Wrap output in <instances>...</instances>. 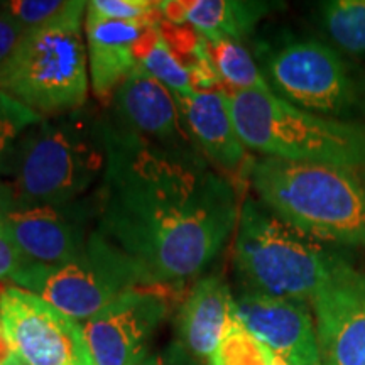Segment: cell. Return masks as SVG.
Segmentation results:
<instances>
[{
	"instance_id": "1",
	"label": "cell",
	"mask_w": 365,
	"mask_h": 365,
	"mask_svg": "<svg viewBox=\"0 0 365 365\" xmlns=\"http://www.w3.org/2000/svg\"><path fill=\"white\" fill-rule=\"evenodd\" d=\"M107 166L95 193L93 230L143 286L198 277L239 223L234 185L185 145L154 143L105 122Z\"/></svg>"
},
{
	"instance_id": "2",
	"label": "cell",
	"mask_w": 365,
	"mask_h": 365,
	"mask_svg": "<svg viewBox=\"0 0 365 365\" xmlns=\"http://www.w3.org/2000/svg\"><path fill=\"white\" fill-rule=\"evenodd\" d=\"M249 175L259 202L296 230L365 247V168L261 158Z\"/></svg>"
},
{
	"instance_id": "3",
	"label": "cell",
	"mask_w": 365,
	"mask_h": 365,
	"mask_svg": "<svg viewBox=\"0 0 365 365\" xmlns=\"http://www.w3.org/2000/svg\"><path fill=\"white\" fill-rule=\"evenodd\" d=\"M105 166V122L80 108L43 118L21 137L0 191L21 207L73 203L102 181Z\"/></svg>"
},
{
	"instance_id": "4",
	"label": "cell",
	"mask_w": 365,
	"mask_h": 365,
	"mask_svg": "<svg viewBox=\"0 0 365 365\" xmlns=\"http://www.w3.org/2000/svg\"><path fill=\"white\" fill-rule=\"evenodd\" d=\"M232 117L245 148L264 158L365 168V127L317 115L269 90H228Z\"/></svg>"
},
{
	"instance_id": "5",
	"label": "cell",
	"mask_w": 365,
	"mask_h": 365,
	"mask_svg": "<svg viewBox=\"0 0 365 365\" xmlns=\"http://www.w3.org/2000/svg\"><path fill=\"white\" fill-rule=\"evenodd\" d=\"M85 12L86 2L70 0L48 24L27 31L0 68V91L43 117L83 108L90 88Z\"/></svg>"
},
{
	"instance_id": "6",
	"label": "cell",
	"mask_w": 365,
	"mask_h": 365,
	"mask_svg": "<svg viewBox=\"0 0 365 365\" xmlns=\"http://www.w3.org/2000/svg\"><path fill=\"white\" fill-rule=\"evenodd\" d=\"M237 225L234 262L244 291L312 304L339 255L252 198L242 205Z\"/></svg>"
},
{
	"instance_id": "7",
	"label": "cell",
	"mask_w": 365,
	"mask_h": 365,
	"mask_svg": "<svg viewBox=\"0 0 365 365\" xmlns=\"http://www.w3.org/2000/svg\"><path fill=\"white\" fill-rule=\"evenodd\" d=\"M12 282L78 323L93 318L125 291L143 286L130 262L95 230L78 259L58 266L27 264Z\"/></svg>"
},
{
	"instance_id": "8",
	"label": "cell",
	"mask_w": 365,
	"mask_h": 365,
	"mask_svg": "<svg viewBox=\"0 0 365 365\" xmlns=\"http://www.w3.org/2000/svg\"><path fill=\"white\" fill-rule=\"evenodd\" d=\"M266 70L281 98L307 112L335 118L355 103L354 81L344 59L319 41L281 46L267 56Z\"/></svg>"
},
{
	"instance_id": "9",
	"label": "cell",
	"mask_w": 365,
	"mask_h": 365,
	"mask_svg": "<svg viewBox=\"0 0 365 365\" xmlns=\"http://www.w3.org/2000/svg\"><path fill=\"white\" fill-rule=\"evenodd\" d=\"M2 325L27 365H95L81 323L17 286L0 293Z\"/></svg>"
},
{
	"instance_id": "10",
	"label": "cell",
	"mask_w": 365,
	"mask_h": 365,
	"mask_svg": "<svg viewBox=\"0 0 365 365\" xmlns=\"http://www.w3.org/2000/svg\"><path fill=\"white\" fill-rule=\"evenodd\" d=\"M4 227L27 264L58 266L78 259L88 245L93 202L65 205H12L0 191Z\"/></svg>"
},
{
	"instance_id": "11",
	"label": "cell",
	"mask_w": 365,
	"mask_h": 365,
	"mask_svg": "<svg viewBox=\"0 0 365 365\" xmlns=\"http://www.w3.org/2000/svg\"><path fill=\"white\" fill-rule=\"evenodd\" d=\"M159 289L166 287H132L81 323L95 365H130L149 352V341L168 314V299Z\"/></svg>"
},
{
	"instance_id": "12",
	"label": "cell",
	"mask_w": 365,
	"mask_h": 365,
	"mask_svg": "<svg viewBox=\"0 0 365 365\" xmlns=\"http://www.w3.org/2000/svg\"><path fill=\"white\" fill-rule=\"evenodd\" d=\"M312 307L322 365H365V274L339 259Z\"/></svg>"
},
{
	"instance_id": "13",
	"label": "cell",
	"mask_w": 365,
	"mask_h": 365,
	"mask_svg": "<svg viewBox=\"0 0 365 365\" xmlns=\"http://www.w3.org/2000/svg\"><path fill=\"white\" fill-rule=\"evenodd\" d=\"M309 303L242 291L235 314L250 335L289 365H322Z\"/></svg>"
},
{
	"instance_id": "14",
	"label": "cell",
	"mask_w": 365,
	"mask_h": 365,
	"mask_svg": "<svg viewBox=\"0 0 365 365\" xmlns=\"http://www.w3.org/2000/svg\"><path fill=\"white\" fill-rule=\"evenodd\" d=\"M115 124L154 143L185 145L188 137L175 95L140 65L112 97Z\"/></svg>"
},
{
	"instance_id": "15",
	"label": "cell",
	"mask_w": 365,
	"mask_h": 365,
	"mask_svg": "<svg viewBox=\"0 0 365 365\" xmlns=\"http://www.w3.org/2000/svg\"><path fill=\"white\" fill-rule=\"evenodd\" d=\"M156 22L117 21L85 12L90 85L98 100H112L122 81L139 66L137 44Z\"/></svg>"
},
{
	"instance_id": "16",
	"label": "cell",
	"mask_w": 365,
	"mask_h": 365,
	"mask_svg": "<svg viewBox=\"0 0 365 365\" xmlns=\"http://www.w3.org/2000/svg\"><path fill=\"white\" fill-rule=\"evenodd\" d=\"M175 98L186 134L205 156L228 173L240 171L247 159V148L235 129L228 90H193Z\"/></svg>"
},
{
	"instance_id": "17",
	"label": "cell",
	"mask_w": 365,
	"mask_h": 365,
	"mask_svg": "<svg viewBox=\"0 0 365 365\" xmlns=\"http://www.w3.org/2000/svg\"><path fill=\"white\" fill-rule=\"evenodd\" d=\"M235 319V298L227 282L218 276L202 277L178 314V344L198 362L212 365Z\"/></svg>"
},
{
	"instance_id": "18",
	"label": "cell",
	"mask_w": 365,
	"mask_h": 365,
	"mask_svg": "<svg viewBox=\"0 0 365 365\" xmlns=\"http://www.w3.org/2000/svg\"><path fill=\"white\" fill-rule=\"evenodd\" d=\"M271 9L267 2L237 0H193V2H159V14L170 22L191 24L207 41L234 39L247 36Z\"/></svg>"
},
{
	"instance_id": "19",
	"label": "cell",
	"mask_w": 365,
	"mask_h": 365,
	"mask_svg": "<svg viewBox=\"0 0 365 365\" xmlns=\"http://www.w3.org/2000/svg\"><path fill=\"white\" fill-rule=\"evenodd\" d=\"M137 58L140 65L158 81H161L175 97L188 95L195 90L190 66L182 65L180 56L171 48L170 41L159 29L158 22L149 27L148 33L137 44Z\"/></svg>"
},
{
	"instance_id": "20",
	"label": "cell",
	"mask_w": 365,
	"mask_h": 365,
	"mask_svg": "<svg viewBox=\"0 0 365 365\" xmlns=\"http://www.w3.org/2000/svg\"><path fill=\"white\" fill-rule=\"evenodd\" d=\"M208 54L213 66L225 81L227 90H269L262 73L255 66L252 56L242 43L234 39L207 41Z\"/></svg>"
},
{
	"instance_id": "21",
	"label": "cell",
	"mask_w": 365,
	"mask_h": 365,
	"mask_svg": "<svg viewBox=\"0 0 365 365\" xmlns=\"http://www.w3.org/2000/svg\"><path fill=\"white\" fill-rule=\"evenodd\" d=\"M322 21L335 44L354 54L365 53V0H331L322 6Z\"/></svg>"
},
{
	"instance_id": "22",
	"label": "cell",
	"mask_w": 365,
	"mask_h": 365,
	"mask_svg": "<svg viewBox=\"0 0 365 365\" xmlns=\"http://www.w3.org/2000/svg\"><path fill=\"white\" fill-rule=\"evenodd\" d=\"M43 118L19 100L0 91V173L7 170L21 137Z\"/></svg>"
},
{
	"instance_id": "23",
	"label": "cell",
	"mask_w": 365,
	"mask_h": 365,
	"mask_svg": "<svg viewBox=\"0 0 365 365\" xmlns=\"http://www.w3.org/2000/svg\"><path fill=\"white\" fill-rule=\"evenodd\" d=\"M272 357L271 350L235 319L218 346L212 365H269Z\"/></svg>"
},
{
	"instance_id": "24",
	"label": "cell",
	"mask_w": 365,
	"mask_h": 365,
	"mask_svg": "<svg viewBox=\"0 0 365 365\" xmlns=\"http://www.w3.org/2000/svg\"><path fill=\"white\" fill-rule=\"evenodd\" d=\"M68 6L63 0H9L0 2V9L16 21L22 29L31 31L48 24Z\"/></svg>"
},
{
	"instance_id": "25",
	"label": "cell",
	"mask_w": 365,
	"mask_h": 365,
	"mask_svg": "<svg viewBox=\"0 0 365 365\" xmlns=\"http://www.w3.org/2000/svg\"><path fill=\"white\" fill-rule=\"evenodd\" d=\"M86 11L100 17L117 21H154L158 19L159 2L150 0H91Z\"/></svg>"
},
{
	"instance_id": "26",
	"label": "cell",
	"mask_w": 365,
	"mask_h": 365,
	"mask_svg": "<svg viewBox=\"0 0 365 365\" xmlns=\"http://www.w3.org/2000/svg\"><path fill=\"white\" fill-rule=\"evenodd\" d=\"M24 266V257H22L19 249L12 242L7 228L4 227L2 217H0V281H12Z\"/></svg>"
},
{
	"instance_id": "27",
	"label": "cell",
	"mask_w": 365,
	"mask_h": 365,
	"mask_svg": "<svg viewBox=\"0 0 365 365\" xmlns=\"http://www.w3.org/2000/svg\"><path fill=\"white\" fill-rule=\"evenodd\" d=\"M130 365H203L186 352L180 344H171L158 352H145Z\"/></svg>"
},
{
	"instance_id": "28",
	"label": "cell",
	"mask_w": 365,
	"mask_h": 365,
	"mask_svg": "<svg viewBox=\"0 0 365 365\" xmlns=\"http://www.w3.org/2000/svg\"><path fill=\"white\" fill-rule=\"evenodd\" d=\"M24 34L26 31L0 9V68L12 56Z\"/></svg>"
},
{
	"instance_id": "29",
	"label": "cell",
	"mask_w": 365,
	"mask_h": 365,
	"mask_svg": "<svg viewBox=\"0 0 365 365\" xmlns=\"http://www.w3.org/2000/svg\"><path fill=\"white\" fill-rule=\"evenodd\" d=\"M16 352H14L11 341H9L6 331L0 330V365H6L7 362L16 357Z\"/></svg>"
},
{
	"instance_id": "30",
	"label": "cell",
	"mask_w": 365,
	"mask_h": 365,
	"mask_svg": "<svg viewBox=\"0 0 365 365\" xmlns=\"http://www.w3.org/2000/svg\"><path fill=\"white\" fill-rule=\"evenodd\" d=\"M269 365H289V364H287V362H284V360H282V359H279V357H277V355H274V357H272V360H271V364H269Z\"/></svg>"
},
{
	"instance_id": "31",
	"label": "cell",
	"mask_w": 365,
	"mask_h": 365,
	"mask_svg": "<svg viewBox=\"0 0 365 365\" xmlns=\"http://www.w3.org/2000/svg\"><path fill=\"white\" fill-rule=\"evenodd\" d=\"M6 365H27V364L22 362V360H21V359L17 357V355H16V357H14V359L11 360V362H7Z\"/></svg>"
},
{
	"instance_id": "32",
	"label": "cell",
	"mask_w": 365,
	"mask_h": 365,
	"mask_svg": "<svg viewBox=\"0 0 365 365\" xmlns=\"http://www.w3.org/2000/svg\"><path fill=\"white\" fill-rule=\"evenodd\" d=\"M0 330H4V325H2V314H0Z\"/></svg>"
}]
</instances>
